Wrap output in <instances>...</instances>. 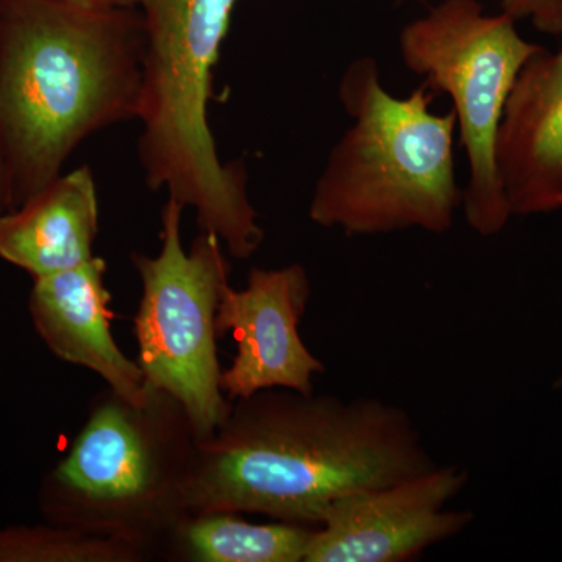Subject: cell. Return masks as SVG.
<instances>
[{"label": "cell", "mask_w": 562, "mask_h": 562, "mask_svg": "<svg viewBox=\"0 0 562 562\" xmlns=\"http://www.w3.org/2000/svg\"><path fill=\"white\" fill-rule=\"evenodd\" d=\"M436 464L401 405L272 387L232 401L216 431L198 439L184 516L260 514L317 527L338 498Z\"/></svg>", "instance_id": "obj_1"}, {"label": "cell", "mask_w": 562, "mask_h": 562, "mask_svg": "<svg viewBox=\"0 0 562 562\" xmlns=\"http://www.w3.org/2000/svg\"><path fill=\"white\" fill-rule=\"evenodd\" d=\"M144 49L139 9L0 2V155L11 210L58 179L85 139L138 117Z\"/></svg>", "instance_id": "obj_2"}, {"label": "cell", "mask_w": 562, "mask_h": 562, "mask_svg": "<svg viewBox=\"0 0 562 562\" xmlns=\"http://www.w3.org/2000/svg\"><path fill=\"white\" fill-rule=\"evenodd\" d=\"M238 0H140L146 49L138 158L150 191L194 211L236 260L265 243L241 161H224L210 125L214 68Z\"/></svg>", "instance_id": "obj_3"}, {"label": "cell", "mask_w": 562, "mask_h": 562, "mask_svg": "<svg viewBox=\"0 0 562 562\" xmlns=\"http://www.w3.org/2000/svg\"><path fill=\"white\" fill-rule=\"evenodd\" d=\"M338 95L353 122L314 184L310 220L347 236L452 231L462 199L453 110L432 113L436 94L425 85L408 98H394L372 57L347 66Z\"/></svg>", "instance_id": "obj_4"}, {"label": "cell", "mask_w": 562, "mask_h": 562, "mask_svg": "<svg viewBox=\"0 0 562 562\" xmlns=\"http://www.w3.org/2000/svg\"><path fill=\"white\" fill-rule=\"evenodd\" d=\"M198 435L172 395L133 403L106 387L44 483L50 524L124 539L157 553L184 517Z\"/></svg>", "instance_id": "obj_5"}, {"label": "cell", "mask_w": 562, "mask_h": 562, "mask_svg": "<svg viewBox=\"0 0 562 562\" xmlns=\"http://www.w3.org/2000/svg\"><path fill=\"white\" fill-rule=\"evenodd\" d=\"M542 46L519 35L516 20L486 14L479 0H443L398 36L403 65L453 103L469 162L461 210L476 235L501 233L513 216L495 147L506 102L525 63Z\"/></svg>", "instance_id": "obj_6"}, {"label": "cell", "mask_w": 562, "mask_h": 562, "mask_svg": "<svg viewBox=\"0 0 562 562\" xmlns=\"http://www.w3.org/2000/svg\"><path fill=\"white\" fill-rule=\"evenodd\" d=\"M184 206L168 198L161 210L160 250L132 254L143 295L135 314L138 362L147 387L183 406L198 439L216 431L232 408L221 387L216 312L231 284L228 251L216 235L199 232L181 241Z\"/></svg>", "instance_id": "obj_7"}, {"label": "cell", "mask_w": 562, "mask_h": 562, "mask_svg": "<svg viewBox=\"0 0 562 562\" xmlns=\"http://www.w3.org/2000/svg\"><path fill=\"white\" fill-rule=\"evenodd\" d=\"M468 483L462 465L436 464L338 498L314 528L305 562L412 561L471 527L475 514L447 509Z\"/></svg>", "instance_id": "obj_8"}, {"label": "cell", "mask_w": 562, "mask_h": 562, "mask_svg": "<svg viewBox=\"0 0 562 562\" xmlns=\"http://www.w3.org/2000/svg\"><path fill=\"white\" fill-rule=\"evenodd\" d=\"M312 299V281L301 262L277 269L254 268L243 290L227 284L216 312L217 338L232 333L236 353L222 371L228 401L284 387L313 394L324 362L305 346L301 322Z\"/></svg>", "instance_id": "obj_9"}, {"label": "cell", "mask_w": 562, "mask_h": 562, "mask_svg": "<svg viewBox=\"0 0 562 562\" xmlns=\"http://www.w3.org/2000/svg\"><path fill=\"white\" fill-rule=\"evenodd\" d=\"M513 216L562 209V50L541 47L506 102L495 147Z\"/></svg>", "instance_id": "obj_10"}, {"label": "cell", "mask_w": 562, "mask_h": 562, "mask_svg": "<svg viewBox=\"0 0 562 562\" xmlns=\"http://www.w3.org/2000/svg\"><path fill=\"white\" fill-rule=\"evenodd\" d=\"M105 272L106 262L94 257L68 271L33 279L29 312L40 338L58 360L94 372L121 397L143 403L149 395L144 373L111 331Z\"/></svg>", "instance_id": "obj_11"}, {"label": "cell", "mask_w": 562, "mask_h": 562, "mask_svg": "<svg viewBox=\"0 0 562 562\" xmlns=\"http://www.w3.org/2000/svg\"><path fill=\"white\" fill-rule=\"evenodd\" d=\"M98 235V187L81 166L0 216V258L40 279L92 260Z\"/></svg>", "instance_id": "obj_12"}, {"label": "cell", "mask_w": 562, "mask_h": 562, "mask_svg": "<svg viewBox=\"0 0 562 562\" xmlns=\"http://www.w3.org/2000/svg\"><path fill=\"white\" fill-rule=\"evenodd\" d=\"M313 525L254 524L241 513L188 514L162 546L173 560L192 562H305Z\"/></svg>", "instance_id": "obj_13"}, {"label": "cell", "mask_w": 562, "mask_h": 562, "mask_svg": "<svg viewBox=\"0 0 562 562\" xmlns=\"http://www.w3.org/2000/svg\"><path fill=\"white\" fill-rule=\"evenodd\" d=\"M154 552L124 539L63 527H10L0 530V562H143Z\"/></svg>", "instance_id": "obj_14"}, {"label": "cell", "mask_w": 562, "mask_h": 562, "mask_svg": "<svg viewBox=\"0 0 562 562\" xmlns=\"http://www.w3.org/2000/svg\"><path fill=\"white\" fill-rule=\"evenodd\" d=\"M502 11L516 21L530 18L546 35H562V0H502Z\"/></svg>", "instance_id": "obj_15"}, {"label": "cell", "mask_w": 562, "mask_h": 562, "mask_svg": "<svg viewBox=\"0 0 562 562\" xmlns=\"http://www.w3.org/2000/svg\"><path fill=\"white\" fill-rule=\"evenodd\" d=\"M69 5L87 10L139 9L140 0H60Z\"/></svg>", "instance_id": "obj_16"}, {"label": "cell", "mask_w": 562, "mask_h": 562, "mask_svg": "<svg viewBox=\"0 0 562 562\" xmlns=\"http://www.w3.org/2000/svg\"><path fill=\"white\" fill-rule=\"evenodd\" d=\"M2 2V0H0ZM11 211L9 188H7L5 171H3L2 155H0V216Z\"/></svg>", "instance_id": "obj_17"}, {"label": "cell", "mask_w": 562, "mask_h": 562, "mask_svg": "<svg viewBox=\"0 0 562 562\" xmlns=\"http://www.w3.org/2000/svg\"><path fill=\"white\" fill-rule=\"evenodd\" d=\"M554 387H557V390H562V375L557 380V382H554Z\"/></svg>", "instance_id": "obj_18"}]
</instances>
